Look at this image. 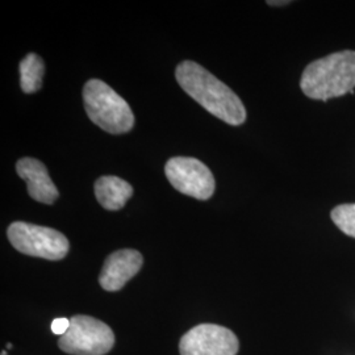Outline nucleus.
I'll use <instances>...</instances> for the list:
<instances>
[{
  "label": "nucleus",
  "mask_w": 355,
  "mask_h": 355,
  "mask_svg": "<svg viewBox=\"0 0 355 355\" xmlns=\"http://www.w3.org/2000/svg\"><path fill=\"white\" fill-rule=\"evenodd\" d=\"M178 83L205 111L229 125H241L246 120V110L241 99L225 83L193 61L178 64Z\"/></svg>",
  "instance_id": "f257e3e1"
},
{
  "label": "nucleus",
  "mask_w": 355,
  "mask_h": 355,
  "mask_svg": "<svg viewBox=\"0 0 355 355\" xmlns=\"http://www.w3.org/2000/svg\"><path fill=\"white\" fill-rule=\"evenodd\" d=\"M300 87L308 98L324 102L354 94L355 51L333 53L308 64Z\"/></svg>",
  "instance_id": "f03ea898"
},
{
  "label": "nucleus",
  "mask_w": 355,
  "mask_h": 355,
  "mask_svg": "<svg viewBox=\"0 0 355 355\" xmlns=\"http://www.w3.org/2000/svg\"><path fill=\"white\" fill-rule=\"evenodd\" d=\"M83 101L89 120L103 130L121 135L135 127L129 104L101 79H89L85 85Z\"/></svg>",
  "instance_id": "7ed1b4c3"
},
{
  "label": "nucleus",
  "mask_w": 355,
  "mask_h": 355,
  "mask_svg": "<svg viewBox=\"0 0 355 355\" xmlns=\"http://www.w3.org/2000/svg\"><path fill=\"white\" fill-rule=\"evenodd\" d=\"M7 236L17 252L49 261L64 259L70 249L69 240L61 232L24 221L12 223Z\"/></svg>",
  "instance_id": "20e7f679"
},
{
  "label": "nucleus",
  "mask_w": 355,
  "mask_h": 355,
  "mask_svg": "<svg viewBox=\"0 0 355 355\" xmlns=\"http://www.w3.org/2000/svg\"><path fill=\"white\" fill-rule=\"evenodd\" d=\"M114 345L112 329L98 318L76 315L70 328L58 340V347L70 355H105Z\"/></svg>",
  "instance_id": "39448f33"
},
{
  "label": "nucleus",
  "mask_w": 355,
  "mask_h": 355,
  "mask_svg": "<svg viewBox=\"0 0 355 355\" xmlns=\"http://www.w3.org/2000/svg\"><path fill=\"white\" fill-rule=\"evenodd\" d=\"M165 173L175 190L198 200H208L215 192L211 170L196 158L174 157L167 161Z\"/></svg>",
  "instance_id": "423d86ee"
},
{
  "label": "nucleus",
  "mask_w": 355,
  "mask_h": 355,
  "mask_svg": "<svg viewBox=\"0 0 355 355\" xmlns=\"http://www.w3.org/2000/svg\"><path fill=\"white\" fill-rule=\"evenodd\" d=\"M239 349L236 334L216 324L196 325L184 333L179 343L180 355H236Z\"/></svg>",
  "instance_id": "0eeeda50"
},
{
  "label": "nucleus",
  "mask_w": 355,
  "mask_h": 355,
  "mask_svg": "<svg viewBox=\"0 0 355 355\" xmlns=\"http://www.w3.org/2000/svg\"><path fill=\"white\" fill-rule=\"evenodd\" d=\"M144 265L140 252L133 249H123L111 254L104 265L99 277L103 290L114 292L121 290L132 279Z\"/></svg>",
  "instance_id": "6e6552de"
},
{
  "label": "nucleus",
  "mask_w": 355,
  "mask_h": 355,
  "mask_svg": "<svg viewBox=\"0 0 355 355\" xmlns=\"http://www.w3.org/2000/svg\"><path fill=\"white\" fill-rule=\"evenodd\" d=\"M19 177L26 182L29 195L40 203L53 204L60 196L55 184L53 183L48 168L35 158H21L16 164Z\"/></svg>",
  "instance_id": "1a4fd4ad"
},
{
  "label": "nucleus",
  "mask_w": 355,
  "mask_h": 355,
  "mask_svg": "<svg viewBox=\"0 0 355 355\" xmlns=\"http://www.w3.org/2000/svg\"><path fill=\"white\" fill-rule=\"evenodd\" d=\"M95 195L103 208L119 211L132 198L133 187L121 178L105 175L95 182Z\"/></svg>",
  "instance_id": "9d476101"
},
{
  "label": "nucleus",
  "mask_w": 355,
  "mask_h": 355,
  "mask_svg": "<svg viewBox=\"0 0 355 355\" xmlns=\"http://www.w3.org/2000/svg\"><path fill=\"white\" fill-rule=\"evenodd\" d=\"M45 66L41 57L31 53L20 62V85L26 94L37 92L42 86Z\"/></svg>",
  "instance_id": "9b49d317"
},
{
  "label": "nucleus",
  "mask_w": 355,
  "mask_h": 355,
  "mask_svg": "<svg viewBox=\"0 0 355 355\" xmlns=\"http://www.w3.org/2000/svg\"><path fill=\"white\" fill-rule=\"evenodd\" d=\"M330 217L340 230L355 239V204H341L336 207Z\"/></svg>",
  "instance_id": "f8f14e48"
},
{
  "label": "nucleus",
  "mask_w": 355,
  "mask_h": 355,
  "mask_svg": "<svg viewBox=\"0 0 355 355\" xmlns=\"http://www.w3.org/2000/svg\"><path fill=\"white\" fill-rule=\"evenodd\" d=\"M69 328H70V320H67V318H55L51 322V331L60 337H62Z\"/></svg>",
  "instance_id": "ddd939ff"
},
{
  "label": "nucleus",
  "mask_w": 355,
  "mask_h": 355,
  "mask_svg": "<svg viewBox=\"0 0 355 355\" xmlns=\"http://www.w3.org/2000/svg\"><path fill=\"white\" fill-rule=\"evenodd\" d=\"M290 1L288 0H284V1H274V0H270V1H267V4L268 6H284V4H288Z\"/></svg>",
  "instance_id": "4468645a"
}]
</instances>
